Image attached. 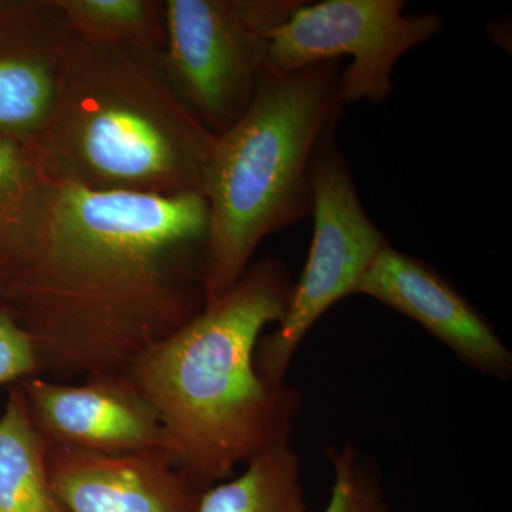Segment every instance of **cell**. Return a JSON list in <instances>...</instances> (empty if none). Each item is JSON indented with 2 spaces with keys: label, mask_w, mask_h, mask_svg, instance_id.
<instances>
[{
  "label": "cell",
  "mask_w": 512,
  "mask_h": 512,
  "mask_svg": "<svg viewBox=\"0 0 512 512\" xmlns=\"http://www.w3.org/2000/svg\"><path fill=\"white\" fill-rule=\"evenodd\" d=\"M200 194L94 191L49 180L6 308L42 376L128 375L204 309Z\"/></svg>",
  "instance_id": "6da1fadb"
},
{
  "label": "cell",
  "mask_w": 512,
  "mask_h": 512,
  "mask_svg": "<svg viewBox=\"0 0 512 512\" xmlns=\"http://www.w3.org/2000/svg\"><path fill=\"white\" fill-rule=\"evenodd\" d=\"M293 281L285 262L259 259L218 301L144 353L128 377L156 410L178 468L207 491L239 464L291 443L302 396L259 377L255 350L281 323Z\"/></svg>",
  "instance_id": "7a4b0ae2"
},
{
  "label": "cell",
  "mask_w": 512,
  "mask_h": 512,
  "mask_svg": "<svg viewBox=\"0 0 512 512\" xmlns=\"http://www.w3.org/2000/svg\"><path fill=\"white\" fill-rule=\"evenodd\" d=\"M215 141L175 92L160 47L77 36L52 110L26 144L49 180L202 195Z\"/></svg>",
  "instance_id": "3957f363"
},
{
  "label": "cell",
  "mask_w": 512,
  "mask_h": 512,
  "mask_svg": "<svg viewBox=\"0 0 512 512\" xmlns=\"http://www.w3.org/2000/svg\"><path fill=\"white\" fill-rule=\"evenodd\" d=\"M46 453L25 393L12 384L0 414V512H70L50 483Z\"/></svg>",
  "instance_id": "7c38bea8"
},
{
  "label": "cell",
  "mask_w": 512,
  "mask_h": 512,
  "mask_svg": "<svg viewBox=\"0 0 512 512\" xmlns=\"http://www.w3.org/2000/svg\"><path fill=\"white\" fill-rule=\"evenodd\" d=\"M313 238L301 278L293 284L284 319L259 339L255 367L268 386L285 384L295 353L309 330L333 305L355 295L357 285L389 244L357 194L335 134L320 141L313 160Z\"/></svg>",
  "instance_id": "8992f818"
},
{
  "label": "cell",
  "mask_w": 512,
  "mask_h": 512,
  "mask_svg": "<svg viewBox=\"0 0 512 512\" xmlns=\"http://www.w3.org/2000/svg\"><path fill=\"white\" fill-rule=\"evenodd\" d=\"M76 37L55 0L13 6L0 26V137L26 144L42 128Z\"/></svg>",
  "instance_id": "8fae6325"
},
{
  "label": "cell",
  "mask_w": 512,
  "mask_h": 512,
  "mask_svg": "<svg viewBox=\"0 0 512 512\" xmlns=\"http://www.w3.org/2000/svg\"><path fill=\"white\" fill-rule=\"evenodd\" d=\"M195 512H308L301 458L291 443L265 451L204 491Z\"/></svg>",
  "instance_id": "5bb4252c"
},
{
  "label": "cell",
  "mask_w": 512,
  "mask_h": 512,
  "mask_svg": "<svg viewBox=\"0 0 512 512\" xmlns=\"http://www.w3.org/2000/svg\"><path fill=\"white\" fill-rule=\"evenodd\" d=\"M46 468L70 512H195L204 494L167 450L101 454L52 446Z\"/></svg>",
  "instance_id": "30bf717a"
},
{
  "label": "cell",
  "mask_w": 512,
  "mask_h": 512,
  "mask_svg": "<svg viewBox=\"0 0 512 512\" xmlns=\"http://www.w3.org/2000/svg\"><path fill=\"white\" fill-rule=\"evenodd\" d=\"M42 376L32 339L8 308L0 306V387Z\"/></svg>",
  "instance_id": "e0dca14e"
},
{
  "label": "cell",
  "mask_w": 512,
  "mask_h": 512,
  "mask_svg": "<svg viewBox=\"0 0 512 512\" xmlns=\"http://www.w3.org/2000/svg\"><path fill=\"white\" fill-rule=\"evenodd\" d=\"M340 60L293 73L268 66L241 119L217 136L204 174L205 305L232 288L261 242L312 217L313 160L342 116Z\"/></svg>",
  "instance_id": "277c9868"
},
{
  "label": "cell",
  "mask_w": 512,
  "mask_h": 512,
  "mask_svg": "<svg viewBox=\"0 0 512 512\" xmlns=\"http://www.w3.org/2000/svg\"><path fill=\"white\" fill-rule=\"evenodd\" d=\"M303 0H167L163 5L168 79L215 136L254 99L269 35Z\"/></svg>",
  "instance_id": "5b68a950"
},
{
  "label": "cell",
  "mask_w": 512,
  "mask_h": 512,
  "mask_svg": "<svg viewBox=\"0 0 512 512\" xmlns=\"http://www.w3.org/2000/svg\"><path fill=\"white\" fill-rule=\"evenodd\" d=\"M333 484L323 512H392L382 478L352 444L329 450Z\"/></svg>",
  "instance_id": "2e32d148"
},
{
  "label": "cell",
  "mask_w": 512,
  "mask_h": 512,
  "mask_svg": "<svg viewBox=\"0 0 512 512\" xmlns=\"http://www.w3.org/2000/svg\"><path fill=\"white\" fill-rule=\"evenodd\" d=\"M355 295L369 296L413 319L471 369L510 379V349L473 303L426 262L384 245Z\"/></svg>",
  "instance_id": "9c48e42d"
},
{
  "label": "cell",
  "mask_w": 512,
  "mask_h": 512,
  "mask_svg": "<svg viewBox=\"0 0 512 512\" xmlns=\"http://www.w3.org/2000/svg\"><path fill=\"white\" fill-rule=\"evenodd\" d=\"M77 36L164 46L163 6L150 0H55Z\"/></svg>",
  "instance_id": "9a60e30c"
},
{
  "label": "cell",
  "mask_w": 512,
  "mask_h": 512,
  "mask_svg": "<svg viewBox=\"0 0 512 512\" xmlns=\"http://www.w3.org/2000/svg\"><path fill=\"white\" fill-rule=\"evenodd\" d=\"M49 178L28 144L0 137V306L25 266Z\"/></svg>",
  "instance_id": "4fadbf2b"
},
{
  "label": "cell",
  "mask_w": 512,
  "mask_h": 512,
  "mask_svg": "<svg viewBox=\"0 0 512 512\" xmlns=\"http://www.w3.org/2000/svg\"><path fill=\"white\" fill-rule=\"evenodd\" d=\"M443 28L437 13H404L403 0L302 2L269 35L266 66L293 73L349 55L352 62L340 73L342 103H383L392 96L400 57Z\"/></svg>",
  "instance_id": "52a82bcc"
},
{
  "label": "cell",
  "mask_w": 512,
  "mask_h": 512,
  "mask_svg": "<svg viewBox=\"0 0 512 512\" xmlns=\"http://www.w3.org/2000/svg\"><path fill=\"white\" fill-rule=\"evenodd\" d=\"M19 384L33 427L47 447L101 454L168 451L160 417L128 375L94 377L83 384L35 376Z\"/></svg>",
  "instance_id": "ba28073f"
}]
</instances>
